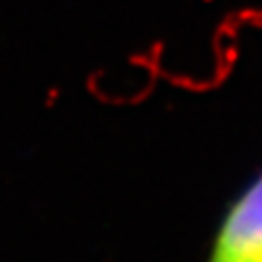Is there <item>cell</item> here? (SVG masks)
<instances>
[{
  "label": "cell",
  "instance_id": "6da1fadb",
  "mask_svg": "<svg viewBox=\"0 0 262 262\" xmlns=\"http://www.w3.org/2000/svg\"><path fill=\"white\" fill-rule=\"evenodd\" d=\"M206 262H262V168L227 206Z\"/></svg>",
  "mask_w": 262,
  "mask_h": 262
}]
</instances>
